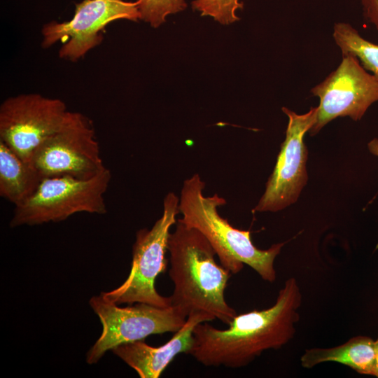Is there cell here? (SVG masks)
Returning <instances> with one entry per match:
<instances>
[{
	"label": "cell",
	"instance_id": "9c48e42d",
	"mask_svg": "<svg viewBox=\"0 0 378 378\" xmlns=\"http://www.w3.org/2000/svg\"><path fill=\"white\" fill-rule=\"evenodd\" d=\"M68 111L62 100L40 94L7 98L0 106V141L31 162L36 149L59 127Z\"/></svg>",
	"mask_w": 378,
	"mask_h": 378
},
{
	"label": "cell",
	"instance_id": "52a82bcc",
	"mask_svg": "<svg viewBox=\"0 0 378 378\" xmlns=\"http://www.w3.org/2000/svg\"><path fill=\"white\" fill-rule=\"evenodd\" d=\"M89 303L102 325L100 337L86 355V362L90 365L122 344L144 340L151 335L175 332L188 318L172 306L159 307L137 303L120 307L101 295L92 297Z\"/></svg>",
	"mask_w": 378,
	"mask_h": 378
},
{
	"label": "cell",
	"instance_id": "30bf717a",
	"mask_svg": "<svg viewBox=\"0 0 378 378\" xmlns=\"http://www.w3.org/2000/svg\"><path fill=\"white\" fill-rule=\"evenodd\" d=\"M282 111L288 118L286 138L254 211L276 212L286 208L297 201L308 180V150L304 136L316 122L318 108L312 107L304 114H298L286 107Z\"/></svg>",
	"mask_w": 378,
	"mask_h": 378
},
{
	"label": "cell",
	"instance_id": "8fae6325",
	"mask_svg": "<svg viewBox=\"0 0 378 378\" xmlns=\"http://www.w3.org/2000/svg\"><path fill=\"white\" fill-rule=\"evenodd\" d=\"M311 92L320 99L316 122L309 131L314 135L338 117L360 120L378 101V80L355 56L346 54L342 55L337 68Z\"/></svg>",
	"mask_w": 378,
	"mask_h": 378
},
{
	"label": "cell",
	"instance_id": "7a4b0ae2",
	"mask_svg": "<svg viewBox=\"0 0 378 378\" xmlns=\"http://www.w3.org/2000/svg\"><path fill=\"white\" fill-rule=\"evenodd\" d=\"M175 225L168 240L171 306L186 317L203 314L229 325L237 315L225 298L231 272L216 261L213 247L201 232L178 219Z\"/></svg>",
	"mask_w": 378,
	"mask_h": 378
},
{
	"label": "cell",
	"instance_id": "d6986e66",
	"mask_svg": "<svg viewBox=\"0 0 378 378\" xmlns=\"http://www.w3.org/2000/svg\"><path fill=\"white\" fill-rule=\"evenodd\" d=\"M368 148L369 151L378 158V138L372 139L368 144Z\"/></svg>",
	"mask_w": 378,
	"mask_h": 378
},
{
	"label": "cell",
	"instance_id": "ffe728a7",
	"mask_svg": "<svg viewBox=\"0 0 378 378\" xmlns=\"http://www.w3.org/2000/svg\"><path fill=\"white\" fill-rule=\"evenodd\" d=\"M375 348V377L378 378V338L374 341Z\"/></svg>",
	"mask_w": 378,
	"mask_h": 378
},
{
	"label": "cell",
	"instance_id": "ba28073f",
	"mask_svg": "<svg viewBox=\"0 0 378 378\" xmlns=\"http://www.w3.org/2000/svg\"><path fill=\"white\" fill-rule=\"evenodd\" d=\"M138 1L83 0L76 4L73 18L68 21H51L41 29L43 48H48L57 42L63 45L59 57L76 62L102 41V30L111 22L118 20H140Z\"/></svg>",
	"mask_w": 378,
	"mask_h": 378
},
{
	"label": "cell",
	"instance_id": "6da1fadb",
	"mask_svg": "<svg viewBox=\"0 0 378 378\" xmlns=\"http://www.w3.org/2000/svg\"><path fill=\"white\" fill-rule=\"evenodd\" d=\"M302 300L297 280L289 278L272 307L237 314L225 330L208 322L197 324L189 354L205 366H246L263 351L280 349L294 337Z\"/></svg>",
	"mask_w": 378,
	"mask_h": 378
},
{
	"label": "cell",
	"instance_id": "e0dca14e",
	"mask_svg": "<svg viewBox=\"0 0 378 378\" xmlns=\"http://www.w3.org/2000/svg\"><path fill=\"white\" fill-rule=\"evenodd\" d=\"M239 0H194L192 8L200 12L201 16H209L222 24H230L239 20L236 15L242 9Z\"/></svg>",
	"mask_w": 378,
	"mask_h": 378
},
{
	"label": "cell",
	"instance_id": "2e32d148",
	"mask_svg": "<svg viewBox=\"0 0 378 378\" xmlns=\"http://www.w3.org/2000/svg\"><path fill=\"white\" fill-rule=\"evenodd\" d=\"M140 20L149 23L154 28L160 27L171 14L185 10V0H137Z\"/></svg>",
	"mask_w": 378,
	"mask_h": 378
},
{
	"label": "cell",
	"instance_id": "5bb4252c",
	"mask_svg": "<svg viewBox=\"0 0 378 378\" xmlns=\"http://www.w3.org/2000/svg\"><path fill=\"white\" fill-rule=\"evenodd\" d=\"M42 177L31 164L21 159L0 141V195L15 206L36 190Z\"/></svg>",
	"mask_w": 378,
	"mask_h": 378
},
{
	"label": "cell",
	"instance_id": "9a60e30c",
	"mask_svg": "<svg viewBox=\"0 0 378 378\" xmlns=\"http://www.w3.org/2000/svg\"><path fill=\"white\" fill-rule=\"evenodd\" d=\"M332 36L342 55L355 56L378 80V45L362 37L354 27L345 22L335 24Z\"/></svg>",
	"mask_w": 378,
	"mask_h": 378
},
{
	"label": "cell",
	"instance_id": "7c38bea8",
	"mask_svg": "<svg viewBox=\"0 0 378 378\" xmlns=\"http://www.w3.org/2000/svg\"><path fill=\"white\" fill-rule=\"evenodd\" d=\"M213 321L203 314H190L183 325L164 344L152 346L144 340L122 344L111 351L134 369L141 378H158L180 354H189L193 345V331L197 324Z\"/></svg>",
	"mask_w": 378,
	"mask_h": 378
},
{
	"label": "cell",
	"instance_id": "4fadbf2b",
	"mask_svg": "<svg viewBox=\"0 0 378 378\" xmlns=\"http://www.w3.org/2000/svg\"><path fill=\"white\" fill-rule=\"evenodd\" d=\"M326 362L340 363L360 374L375 377L374 341L368 336H356L339 346L306 349L300 358L301 365L307 369Z\"/></svg>",
	"mask_w": 378,
	"mask_h": 378
},
{
	"label": "cell",
	"instance_id": "5b68a950",
	"mask_svg": "<svg viewBox=\"0 0 378 378\" xmlns=\"http://www.w3.org/2000/svg\"><path fill=\"white\" fill-rule=\"evenodd\" d=\"M111 179L106 167L89 179L69 176L44 178L27 200L15 206L10 226L57 223L80 212L104 214L107 211L104 196Z\"/></svg>",
	"mask_w": 378,
	"mask_h": 378
},
{
	"label": "cell",
	"instance_id": "8992f818",
	"mask_svg": "<svg viewBox=\"0 0 378 378\" xmlns=\"http://www.w3.org/2000/svg\"><path fill=\"white\" fill-rule=\"evenodd\" d=\"M31 163L42 178L89 179L106 168L92 120L69 111L59 127L36 149Z\"/></svg>",
	"mask_w": 378,
	"mask_h": 378
},
{
	"label": "cell",
	"instance_id": "ac0fdd59",
	"mask_svg": "<svg viewBox=\"0 0 378 378\" xmlns=\"http://www.w3.org/2000/svg\"><path fill=\"white\" fill-rule=\"evenodd\" d=\"M364 14L378 32V0H360Z\"/></svg>",
	"mask_w": 378,
	"mask_h": 378
},
{
	"label": "cell",
	"instance_id": "277c9868",
	"mask_svg": "<svg viewBox=\"0 0 378 378\" xmlns=\"http://www.w3.org/2000/svg\"><path fill=\"white\" fill-rule=\"evenodd\" d=\"M178 204L179 197L169 192L164 199L160 218L150 229L137 231L129 275L115 289L102 292L104 300L116 304L137 302L159 307L171 306L169 297L161 295L156 290L155 280L167 267L168 240L170 229L177 221Z\"/></svg>",
	"mask_w": 378,
	"mask_h": 378
},
{
	"label": "cell",
	"instance_id": "3957f363",
	"mask_svg": "<svg viewBox=\"0 0 378 378\" xmlns=\"http://www.w3.org/2000/svg\"><path fill=\"white\" fill-rule=\"evenodd\" d=\"M205 183L199 174L186 178L180 192L178 209L186 226L201 232L213 247L220 264L232 274L239 273L246 264L268 282H274L276 274L274 260L284 242L269 248H258L252 242L251 232L233 227L223 218L218 209L226 200L217 193L204 196Z\"/></svg>",
	"mask_w": 378,
	"mask_h": 378
}]
</instances>
